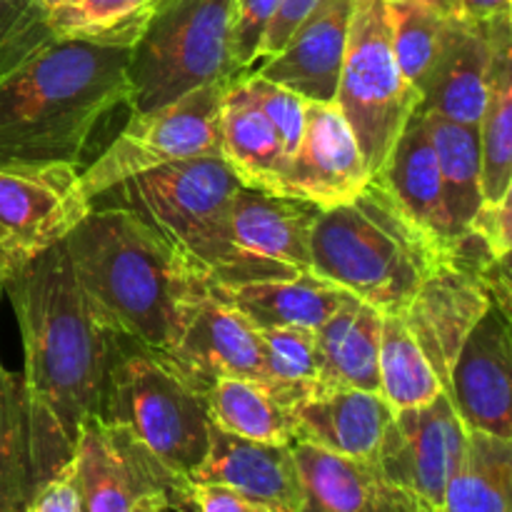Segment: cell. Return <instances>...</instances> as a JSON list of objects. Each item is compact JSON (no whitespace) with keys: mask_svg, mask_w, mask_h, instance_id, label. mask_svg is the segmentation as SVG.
<instances>
[{"mask_svg":"<svg viewBox=\"0 0 512 512\" xmlns=\"http://www.w3.org/2000/svg\"><path fill=\"white\" fill-rule=\"evenodd\" d=\"M512 193L505 198L495 200V203H483L475 213V218L470 220V233L478 235L483 240L485 248L490 250L495 260H510L512 250Z\"/></svg>","mask_w":512,"mask_h":512,"instance_id":"cell-39","label":"cell"},{"mask_svg":"<svg viewBox=\"0 0 512 512\" xmlns=\"http://www.w3.org/2000/svg\"><path fill=\"white\" fill-rule=\"evenodd\" d=\"M190 483L223 485L275 512H298L303 503L293 445L238 438L210 423V443Z\"/></svg>","mask_w":512,"mask_h":512,"instance_id":"cell-16","label":"cell"},{"mask_svg":"<svg viewBox=\"0 0 512 512\" xmlns=\"http://www.w3.org/2000/svg\"><path fill=\"white\" fill-rule=\"evenodd\" d=\"M493 308L483 278L460 260L430 270L405 308L403 320L438 380L448 385L455 355L480 318Z\"/></svg>","mask_w":512,"mask_h":512,"instance_id":"cell-15","label":"cell"},{"mask_svg":"<svg viewBox=\"0 0 512 512\" xmlns=\"http://www.w3.org/2000/svg\"><path fill=\"white\" fill-rule=\"evenodd\" d=\"M318 3L320 0H278V8H275L273 18H270L268 28L263 33V40H260L258 63L280 53L283 45L290 40V35L300 28V23L318 8Z\"/></svg>","mask_w":512,"mask_h":512,"instance_id":"cell-41","label":"cell"},{"mask_svg":"<svg viewBox=\"0 0 512 512\" xmlns=\"http://www.w3.org/2000/svg\"><path fill=\"white\" fill-rule=\"evenodd\" d=\"M428 123L430 143H433L435 160L440 170V185H443V203L448 213L450 228L455 240H463L483 205V190H480V133L478 125H463L455 120L440 118V115L423 113Z\"/></svg>","mask_w":512,"mask_h":512,"instance_id":"cell-28","label":"cell"},{"mask_svg":"<svg viewBox=\"0 0 512 512\" xmlns=\"http://www.w3.org/2000/svg\"><path fill=\"white\" fill-rule=\"evenodd\" d=\"M23 512H80V493L73 458L53 478L45 480L40 488H35Z\"/></svg>","mask_w":512,"mask_h":512,"instance_id":"cell-40","label":"cell"},{"mask_svg":"<svg viewBox=\"0 0 512 512\" xmlns=\"http://www.w3.org/2000/svg\"><path fill=\"white\" fill-rule=\"evenodd\" d=\"M245 85H248L253 98L258 100L263 113L268 115V120L273 123L275 133H278L280 143H283L285 155H288L290 160L295 150H298L300 140H303L308 100L300 98L293 90L283 88V85L260 78V75L255 73L245 75Z\"/></svg>","mask_w":512,"mask_h":512,"instance_id":"cell-37","label":"cell"},{"mask_svg":"<svg viewBox=\"0 0 512 512\" xmlns=\"http://www.w3.org/2000/svg\"><path fill=\"white\" fill-rule=\"evenodd\" d=\"M53 35L40 0H0V78Z\"/></svg>","mask_w":512,"mask_h":512,"instance_id":"cell-36","label":"cell"},{"mask_svg":"<svg viewBox=\"0 0 512 512\" xmlns=\"http://www.w3.org/2000/svg\"><path fill=\"white\" fill-rule=\"evenodd\" d=\"M158 512H198L193 498H190V483L170 490L158 498Z\"/></svg>","mask_w":512,"mask_h":512,"instance_id":"cell-44","label":"cell"},{"mask_svg":"<svg viewBox=\"0 0 512 512\" xmlns=\"http://www.w3.org/2000/svg\"><path fill=\"white\" fill-rule=\"evenodd\" d=\"M210 423L238 438L293 445L295 418L263 383L248 378H218L205 393Z\"/></svg>","mask_w":512,"mask_h":512,"instance_id":"cell-30","label":"cell"},{"mask_svg":"<svg viewBox=\"0 0 512 512\" xmlns=\"http://www.w3.org/2000/svg\"><path fill=\"white\" fill-rule=\"evenodd\" d=\"M438 265H443L438 253L375 178L358 198L318 210L313 220L310 273L383 315H403L425 275Z\"/></svg>","mask_w":512,"mask_h":512,"instance_id":"cell-5","label":"cell"},{"mask_svg":"<svg viewBox=\"0 0 512 512\" xmlns=\"http://www.w3.org/2000/svg\"><path fill=\"white\" fill-rule=\"evenodd\" d=\"M98 415L123 425L153 458L185 480L208 453L210 413L205 393L165 358L125 340L105 378Z\"/></svg>","mask_w":512,"mask_h":512,"instance_id":"cell-7","label":"cell"},{"mask_svg":"<svg viewBox=\"0 0 512 512\" xmlns=\"http://www.w3.org/2000/svg\"><path fill=\"white\" fill-rule=\"evenodd\" d=\"M210 293L243 315L255 330H315L350 295L313 273H300L295 278L245 280V283H210Z\"/></svg>","mask_w":512,"mask_h":512,"instance_id":"cell-24","label":"cell"},{"mask_svg":"<svg viewBox=\"0 0 512 512\" xmlns=\"http://www.w3.org/2000/svg\"><path fill=\"white\" fill-rule=\"evenodd\" d=\"M243 188L220 155L175 160L113 185L93 208H125L158 230L210 283L295 278L293 270L253 258L230 235V203Z\"/></svg>","mask_w":512,"mask_h":512,"instance_id":"cell-4","label":"cell"},{"mask_svg":"<svg viewBox=\"0 0 512 512\" xmlns=\"http://www.w3.org/2000/svg\"><path fill=\"white\" fill-rule=\"evenodd\" d=\"M320 208L243 185L230 203V235L243 253L310 273V230Z\"/></svg>","mask_w":512,"mask_h":512,"instance_id":"cell-23","label":"cell"},{"mask_svg":"<svg viewBox=\"0 0 512 512\" xmlns=\"http://www.w3.org/2000/svg\"><path fill=\"white\" fill-rule=\"evenodd\" d=\"M380 328L383 313L348 295L338 310L315 328L318 388H358L380 393Z\"/></svg>","mask_w":512,"mask_h":512,"instance_id":"cell-25","label":"cell"},{"mask_svg":"<svg viewBox=\"0 0 512 512\" xmlns=\"http://www.w3.org/2000/svg\"><path fill=\"white\" fill-rule=\"evenodd\" d=\"M78 3V0H40V5H43L45 10H58V8H65V5H73Z\"/></svg>","mask_w":512,"mask_h":512,"instance_id":"cell-47","label":"cell"},{"mask_svg":"<svg viewBox=\"0 0 512 512\" xmlns=\"http://www.w3.org/2000/svg\"><path fill=\"white\" fill-rule=\"evenodd\" d=\"M235 0H158L128 50L130 113L248 75L235 60Z\"/></svg>","mask_w":512,"mask_h":512,"instance_id":"cell-6","label":"cell"},{"mask_svg":"<svg viewBox=\"0 0 512 512\" xmlns=\"http://www.w3.org/2000/svg\"><path fill=\"white\" fill-rule=\"evenodd\" d=\"M155 5L158 0H78L50 10L48 23L58 38L130 50Z\"/></svg>","mask_w":512,"mask_h":512,"instance_id":"cell-32","label":"cell"},{"mask_svg":"<svg viewBox=\"0 0 512 512\" xmlns=\"http://www.w3.org/2000/svg\"><path fill=\"white\" fill-rule=\"evenodd\" d=\"M375 180L388 190L405 220L428 240L438 258L443 263H453L458 240L445 213L438 160L430 143L428 123L420 110L410 115L403 133L395 140L383 173L375 175Z\"/></svg>","mask_w":512,"mask_h":512,"instance_id":"cell-18","label":"cell"},{"mask_svg":"<svg viewBox=\"0 0 512 512\" xmlns=\"http://www.w3.org/2000/svg\"><path fill=\"white\" fill-rule=\"evenodd\" d=\"M410 3H418L423 8L435 10V13L448 15V18H458V0H410Z\"/></svg>","mask_w":512,"mask_h":512,"instance_id":"cell-45","label":"cell"},{"mask_svg":"<svg viewBox=\"0 0 512 512\" xmlns=\"http://www.w3.org/2000/svg\"><path fill=\"white\" fill-rule=\"evenodd\" d=\"M500 20L493 23H468L463 18L450 20L445 48L420 95V113H433L463 125L480 123L488 98L490 60H493L495 30Z\"/></svg>","mask_w":512,"mask_h":512,"instance_id":"cell-22","label":"cell"},{"mask_svg":"<svg viewBox=\"0 0 512 512\" xmlns=\"http://www.w3.org/2000/svg\"><path fill=\"white\" fill-rule=\"evenodd\" d=\"M158 498H160V495H153V498H143L138 505H135L133 512H158Z\"/></svg>","mask_w":512,"mask_h":512,"instance_id":"cell-46","label":"cell"},{"mask_svg":"<svg viewBox=\"0 0 512 512\" xmlns=\"http://www.w3.org/2000/svg\"><path fill=\"white\" fill-rule=\"evenodd\" d=\"M468 430L460 423L448 393L418 408L395 410L380 440L375 463L390 483L440 512L450 478L458 470Z\"/></svg>","mask_w":512,"mask_h":512,"instance_id":"cell-11","label":"cell"},{"mask_svg":"<svg viewBox=\"0 0 512 512\" xmlns=\"http://www.w3.org/2000/svg\"><path fill=\"white\" fill-rule=\"evenodd\" d=\"M370 173L353 130L335 103H308L298 150L288 160L280 195L335 208L363 193Z\"/></svg>","mask_w":512,"mask_h":512,"instance_id":"cell-14","label":"cell"},{"mask_svg":"<svg viewBox=\"0 0 512 512\" xmlns=\"http://www.w3.org/2000/svg\"><path fill=\"white\" fill-rule=\"evenodd\" d=\"M220 158L233 168L243 185L280 195L288 155L273 123L245 85V78L235 80L223 95Z\"/></svg>","mask_w":512,"mask_h":512,"instance_id":"cell-26","label":"cell"},{"mask_svg":"<svg viewBox=\"0 0 512 512\" xmlns=\"http://www.w3.org/2000/svg\"><path fill=\"white\" fill-rule=\"evenodd\" d=\"M168 360L200 393H208L218 378H263L260 335L243 315L213 293L205 295Z\"/></svg>","mask_w":512,"mask_h":512,"instance_id":"cell-19","label":"cell"},{"mask_svg":"<svg viewBox=\"0 0 512 512\" xmlns=\"http://www.w3.org/2000/svg\"><path fill=\"white\" fill-rule=\"evenodd\" d=\"M90 210L75 165L0 168V248L13 268L60 243Z\"/></svg>","mask_w":512,"mask_h":512,"instance_id":"cell-10","label":"cell"},{"mask_svg":"<svg viewBox=\"0 0 512 512\" xmlns=\"http://www.w3.org/2000/svg\"><path fill=\"white\" fill-rule=\"evenodd\" d=\"M505 18L495 30L493 60H490L488 98L480 133V190L483 203H495L512 193V30Z\"/></svg>","mask_w":512,"mask_h":512,"instance_id":"cell-27","label":"cell"},{"mask_svg":"<svg viewBox=\"0 0 512 512\" xmlns=\"http://www.w3.org/2000/svg\"><path fill=\"white\" fill-rule=\"evenodd\" d=\"M388 18L400 73L413 85L415 93L423 95L425 83L445 48L453 18L410 0H388Z\"/></svg>","mask_w":512,"mask_h":512,"instance_id":"cell-35","label":"cell"},{"mask_svg":"<svg viewBox=\"0 0 512 512\" xmlns=\"http://www.w3.org/2000/svg\"><path fill=\"white\" fill-rule=\"evenodd\" d=\"M65 248L80 288L113 335L170 358L210 293L208 275L125 208H93L65 235Z\"/></svg>","mask_w":512,"mask_h":512,"instance_id":"cell-2","label":"cell"},{"mask_svg":"<svg viewBox=\"0 0 512 512\" xmlns=\"http://www.w3.org/2000/svg\"><path fill=\"white\" fill-rule=\"evenodd\" d=\"M73 463L80 512H133L143 498L190 483L153 458L123 425L100 415L80 425Z\"/></svg>","mask_w":512,"mask_h":512,"instance_id":"cell-12","label":"cell"},{"mask_svg":"<svg viewBox=\"0 0 512 512\" xmlns=\"http://www.w3.org/2000/svg\"><path fill=\"white\" fill-rule=\"evenodd\" d=\"M263 348L260 383L290 410L318 388V355L315 330L268 328L258 330Z\"/></svg>","mask_w":512,"mask_h":512,"instance_id":"cell-34","label":"cell"},{"mask_svg":"<svg viewBox=\"0 0 512 512\" xmlns=\"http://www.w3.org/2000/svg\"><path fill=\"white\" fill-rule=\"evenodd\" d=\"M512 440L468 430L440 512H510Z\"/></svg>","mask_w":512,"mask_h":512,"instance_id":"cell-29","label":"cell"},{"mask_svg":"<svg viewBox=\"0 0 512 512\" xmlns=\"http://www.w3.org/2000/svg\"><path fill=\"white\" fill-rule=\"evenodd\" d=\"M378 373L380 395L393 410L418 408L443 393V383L405 325L403 315H383Z\"/></svg>","mask_w":512,"mask_h":512,"instance_id":"cell-31","label":"cell"},{"mask_svg":"<svg viewBox=\"0 0 512 512\" xmlns=\"http://www.w3.org/2000/svg\"><path fill=\"white\" fill-rule=\"evenodd\" d=\"M335 105L358 140L370 178H375L420 105V95L395 60L388 0H353Z\"/></svg>","mask_w":512,"mask_h":512,"instance_id":"cell-8","label":"cell"},{"mask_svg":"<svg viewBox=\"0 0 512 512\" xmlns=\"http://www.w3.org/2000/svg\"><path fill=\"white\" fill-rule=\"evenodd\" d=\"M235 83V80H233ZM233 83H213L148 113H130L108 148L80 170V188L93 203L113 185L200 155H220V105Z\"/></svg>","mask_w":512,"mask_h":512,"instance_id":"cell-9","label":"cell"},{"mask_svg":"<svg viewBox=\"0 0 512 512\" xmlns=\"http://www.w3.org/2000/svg\"><path fill=\"white\" fill-rule=\"evenodd\" d=\"M5 295L23 340L20 378L35 493L73 458L83 420L98 415L105 378L123 340L80 288L65 238L10 270Z\"/></svg>","mask_w":512,"mask_h":512,"instance_id":"cell-1","label":"cell"},{"mask_svg":"<svg viewBox=\"0 0 512 512\" xmlns=\"http://www.w3.org/2000/svg\"><path fill=\"white\" fill-rule=\"evenodd\" d=\"M33 495L23 378L0 360V512H23Z\"/></svg>","mask_w":512,"mask_h":512,"instance_id":"cell-33","label":"cell"},{"mask_svg":"<svg viewBox=\"0 0 512 512\" xmlns=\"http://www.w3.org/2000/svg\"><path fill=\"white\" fill-rule=\"evenodd\" d=\"M395 410L380 393L358 388H315L293 408L295 443L353 460H375Z\"/></svg>","mask_w":512,"mask_h":512,"instance_id":"cell-21","label":"cell"},{"mask_svg":"<svg viewBox=\"0 0 512 512\" xmlns=\"http://www.w3.org/2000/svg\"><path fill=\"white\" fill-rule=\"evenodd\" d=\"M458 18L468 23H493L512 18V0H458Z\"/></svg>","mask_w":512,"mask_h":512,"instance_id":"cell-43","label":"cell"},{"mask_svg":"<svg viewBox=\"0 0 512 512\" xmlns=\"http://www.w3.org/2000/svg\"><path fill=\"white\" fill-rule=\"evenodd\" d=\"M303 503L298 512H428L390 483L375 460H353L293 443Z\"/></svg>","mask_w":512,"mask_h":512,"instance_id":"cell-20","label":"cell"},{"mask_svg":"<svg viewBox=\"0 0 512 512\" xmlns=\"http://www.w3.org/2000/svg\"><path fill=\"white\" fill-rule=\"evenodd\" d=\"M190 498L198 512H275L223 485L190 483Z\"/></svg>","mask_w":512,"mask_h":512,"instance_id":"cell-42","label":"cell"},{"mask_svg":"<svg viewBox=\"0 0 512 512\" xmlns=\"http://www.w3.org/2000/svg\"><path fill=\"white\" fill-rule=\"evenodd\" d=\"M275 8H278V0H235L233 50L238 65L248 73H253V68L258 65L260 40H263Z\"/></svg>","mask_w":512,"mask_h":512,"instance_id":"cell-38","label":"cell"},{"mask_svg":"<svg viewBox=\"0 0 512 512\" xmlns=\"http://www.w3.org/2000/svg\"><path fill=\"white\" fill-rule=\"evenodd\" d=\"M128 98V48L53 35L0 78V168L83 170L95 130Z\"/></svg>","mask_w":512,"mask_h":512,"instance_id":"cell-3","label":"cell"},{"mask_svg":"<svg viewBox=\"0 0 512 512\" xmlns=\"http://www.w3.org/2000/svg\"><path fill=\"white\" fill-rule=\"evenodd\" d=\"M353 0H320L273 58L253 68L255 75L293 90L308 103H335Z\"/></svg>","mask_w":512,"mask_h":512,"instance_id":"cell-17","label":"cell"},{"mask_svg":"<svg viewBox=\"0 0 512 512\" xmlns=\"http://www.w3.org/2000/svg\"><path fill=\"white\" fill-rule=\"evenodd\" d=\"M465 430L512 440L510 313L490 308L455 355L445 385Z\"/></svg>","mask_w":512,"mask_h":512,"instance_id":"cell-13","label":"cell"}]
</instances>
